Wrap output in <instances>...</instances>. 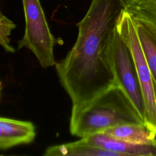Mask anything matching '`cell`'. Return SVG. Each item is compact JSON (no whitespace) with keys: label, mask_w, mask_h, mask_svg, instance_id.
<instances>
[{"label":"cell","mask_w":156,"mask_h":156,"mask_svg":"<svg viewBox=\"0 0 156 156\" xmlns=\"http://www.w3.org/2000/svg\"><path fill=\"white\" fill-rule=\"evenodd\" d=\"M124 9L122 0H91L77 24V40L64 58L54 66L59 81L72 105L85 104L119 85L109 55L117 20Z\"/></svg>","instance_id":"1"},{"label":"cell","mask_w":156,"mask_h":156,"mask_svg":"<svg viewBox=\"0 0 156 156\" xmlns=\"http://www.w3.org/2000/svg\"><path fill=\"white\" fill-rule=\"evenodd\" d=\"M126 124H144V121L119 85L108 88L85 104L72 105L69 132L77 137Z\"/></svg>","instance_id":"2"},{"label":"cell","mask_w":156,"mask_h":156,"mask_svg":"<svg viewBox=\"0 0 156 156\" xmlns=\"http://www.w3.org/2000/svg\"><path fill=\"white\" fill-rule=\"evenodd\" d=\"M116 29L130 49L136 66L144 104V124L156 135V80L145 58L135 22L124 9L117 20Z\"/></svg>","instance_id":"3"},{"label":"cell","mask_w":156,"mask_h":156,"mask_svg":"<svg viewBox=\"0 0 156 156\" xmlns=\"http://www.w3.org/2000/svg\"><path fill=\"white\" fill-rule=\"evenodd\" d=\"M25 16V31L18 42V49L26 48L35 55L43 68L52 66L55 61L54 46L56 42L48 24L39 0H22Z\"/></svg>","instance_id":"4"},{"label":"cell","mask_w":156,"mask_h":156,"mask_svg":"<svg viewBox=\"0 0 156 156\" xmlns=\"http://www.w3.org/2000/svg\"><path fill=\"white\" fill-rule=\"evenodd\" d=\"M109 55L119 85L124 90L143 119L144 104L136 66L130 49L116 27L110 44Z\"/></svg>","instance_id":"5"},{"label":"cell","mask_w":156,"mask_h":156,"mask_svg":"<svg viewBox=\"0 0 156 156\" xmlns=\"http://www.w3.org/2000/svg\"><path fill=\"white\" fill-rule=\"evenodd\" d=\"M35 135L32 122L0 117V150L30 143Z\"/></svg>","instance_id":"6"},{"label":"cell","mask_w":156,"mask_h":156,"mask_svg":"<svg viewBox=\"0 0 156 156\" xmlns=\"http://www.w3.org/2000/svg\"><path fill=\"white\" fill-rule=\"evenodd\" d=\"M88 143L117 152L121 156H156V141L147 144H136L113 138L102 132L83 138Z\"/></svg>","instance_id":"7"},{"label":"cell","mask_w":156,"mask_h":156,"mask_svg":"<svg viewBox=\"0 0 156 156\" xmlns=\"http://www.w3.org/2000/svg\"><path fill=\"white\" fill-rule=\"evenodd\" d=\"M44 156H121V154L103 149L88 143L82 138L80 140L47 147Z\"/></svg>","instance_id":"8"},{"label":"cell","mask_w":156,"mask_h":156,"mask_svg":"<svg viewBox=\"0 0 156 156\" xmlns=\"http://www.w3.org/2000/svg\"><path fill=\"white\" fill-rule=\"evenodd\" d=\"M102 133L132 144H147L156 141V135L144 124H121L107 129Z\"/></svg>","instance_id":"9"},{"label":"cell","mask_w":156,"mask_h":156,"mask_svg":"<svg viewBox=\"0 0 156 156\" xmlns=\"http://www.w3.org/2000/svg\"><path fill=\"white\" fill-rule=\"evenodd\" d=\"M16 24L4 15L0 10V46L8 52L14 53L15 48L11 45L9 37Z\"/></svg>","instance_id":"10"},{"label":"cell","mask_w":156,"mask_h":156,"mask_svg":"<svg viewBox=\"0 0 156 156\" xmlns=\"http://www.w3.org/2000/svg\"><path fill=\"white\" fill-rule=\"evenodd\" d=\"M127 12L137 11L156 14V0H122Z\"/></svg>","instance_id":"11"},{"label":"cell","mask_w":156,"mask_h":156,"mask_svg":"<svg viewBox=\"0 0 156 156\" xmlns=\"http://www.w3.org/2000/svg\"><path fill=\"white\" fill-rule=\"evenodd\" d=\"M1 88H2V83L0 81V95H1Z\"/></svg>","instance_id":"12"}]
</instances>
